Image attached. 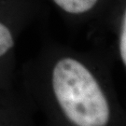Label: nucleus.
Returning a JSON list of instances; mask_svg holds the SVG:
<instances>
[{
  "label": "nucleus",
  "instance_id": "obj_2",
  "mask_svg": "<svg viewBox=\"0 0 126 126\" xmlns=\"http://www.w3.org/2000/svg\"><path fill=\"white\" fill-rule=\"evenodd\" d=\"M12 0H0V66L10 60L18 36Z\"/></svg>",
  "mask_w": 126,
  "mask_h": 126
},
{
  "label": "nucleus",
  "instance_id": "obj_3",
  "mask_svg": "<svg viewBox=\"0 0 126 126\" xmlns=\"http://www.w3.org/2000/svg\"><path fill=\"white\" fill-rule=\"evenodd\" d=\"M64 17L73 21L93 18L108 6L109 0H49Z\"/></svg>",
  "mask_w": 126,
  "mask_h": 126
},
{
  "label": "nucleus",
  "instance_id": "obj_4",
  "mask_svg": "<svg viewBox=\"0 0 126 126\" xmlns=\"http://www.w3.org/2000/svg\"><path fill=\"white\" fill-rule=\"evenodd\" d=\"M118 53L121 63L126 65V9L123 8L120 14L119 28H118Z\"/></svg>",
  "mask_w": 126,
  "mask_h": 126
},
{
  "label": "nucleus",
  "instance_id": "obj_1",
  "mask_svg": "<svg viewBox=\"0 0 126 126\" xmlns=\"http://www.w3.org/2000/svg\"><path fill=\"white\" fill-rule=\"evenodd\" d=\"M43 97L59 120L74 126H107L119 108L108 74L92 58L63 51L51 55L41 74Z\"/></svg>",
  "mask_w": 126,
  "mask_h": 126
}]
</instances>
